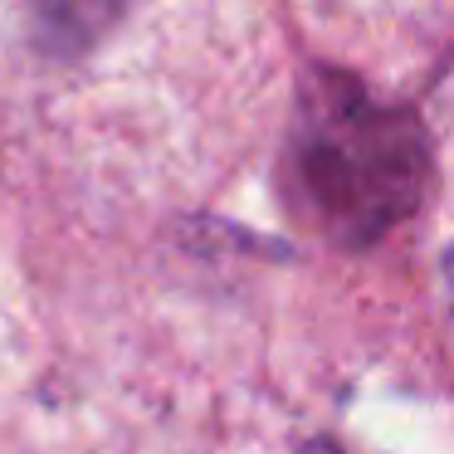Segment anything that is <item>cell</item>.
I'll return each mask as SVG.
<instances>
[{
    "label": "cell",
    "mask_w": 454,
    "mask_h": 454,
    "mask_svg": "<svg viewBox=\"0 0 454 454\" xmlns=\"http://www.w3.org/2000/svg\"><path fill=\"white\" fill-rule=\"evenodd\" d=\"M434 152L420 113L381 103L356 74L313 64L298 79L278 152L288 215L337 249H372L425 206Z\"/></svg>",
    "instance_id": "1"
},
{
    "label": "cell",
    "mask_w": 454,
    "mask_h": 454,
    "mask_svg": "<svg viewBox=\"0 0 454 454\" xmlns=\"http://www.w3.org/2000/svg\"><path fill=\"white\" fill-rule=\"evenodd\" d=\"M122 5L128 0H30L35 40L59 59L83 54L122 15Z\"/></svg>",
    "instance_id": "2"
}]
</instances>
